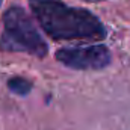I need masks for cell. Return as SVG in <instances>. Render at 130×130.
Wrapping results in <instances>:
<instances>
[{"mask_svg":"<svg viewBox=\"0 0 130 130\" xmlns=\"http://www.w3.org/2000/svg\"><path fill=\"white\" fill-rule=\"evenodd\" d=\"M85 2H92L94 3V2H106V0H85Z\"/></svg>","mask_w":130,"mask_h":130,"instance_id":"5","label":"cell"},{"mask_svg":"<svg viewBox=\"0 0 130 130\" xmlns=\"http://www.w3.org/2000/svg\"><path fill=\"white\" fill-rule=\"evenodd\" d=\"M56 59L73 70H101L110 64V52L103 44L64 47L56 52Z\"/></svg>","mask_w":130,"mask_h":130,"instance_id":"3","label":"cell"},{"mask_svg":"<svg viewBox=\"0 0 130 130\" xmlns=\"http://www.w3.org/2000/svg\"><path fill=\"white\" fill-rule=\"evenodd\" d=\"M2 2H3V0H0V5H2Z\"/></svg>","mask_w":130,"mask_h":130,"instance_id":"6","label":"cell"},{"mask_svg":"<svg viewBox=\"0 0 130 130\" xmlns=\"http://www.w3.org/2000/svg\"><path fill=\"white\" fill-rule=\"evenodd\" d=\"M8 88L17 95H27L32 89V83L23 77L15 76V77H11L8 80Z\"/></svg>","mask_w":130,"mask_h":130,"instance_id":"4","label":"cell"},{"mask_svg":"<svg viewBox=\"0 0 130 130\" xmlns=\"http://www.w3.org/2000/svg\"><path fill=\"white\" fill-rule=\"evenodd\" d=\"M42 30L58 41L103 39L106 29L97 17L83 8L70 6L61 0H29Z\"/></svg>","mask_w":130,"mask_h":130,"instance_id":"1","label":"cell"},{"mask_svg":"<svg viewBox=\"0 0 130 130\" xmlns=\"http://www.w3.org/2000/svg\"><path fill=\"white\" fill-rule=\"evenodd\" d=\"M3 29L0 33V52L27 53L44 58L48 52L47 42L39 35L29 14L20 6L6 9L2 18Z\"/></svg>","mask_w":130,"mask_h":130,"instance_id":"2","label":"cell"}]
</instances>
